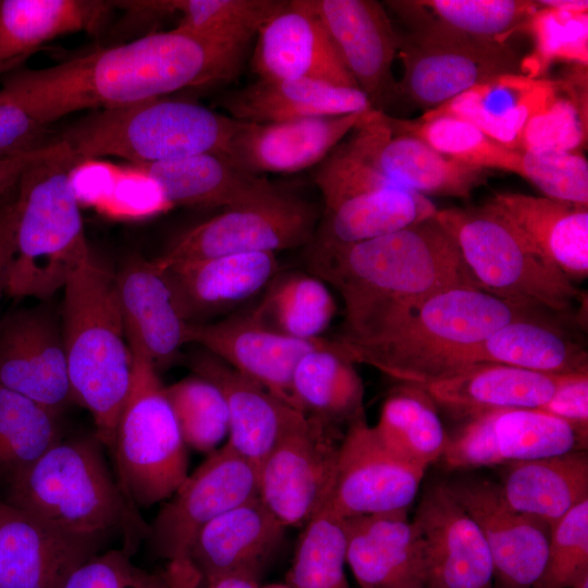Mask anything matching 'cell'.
<instances>
[{"mask_svg": "<svg viewBox=\"0 0 588 588\" xmlns=\"http://www.w3.org/2000/svg\"><path fill=\"white\" fill-rule=\"evenodd\" d=\"M172 1L174 12L181 13L175 28L209 44L236 73L253 37L286 3L284 0Z\"/></svg>", "mask_w": 588, "mask_h": 588, "instance_id": "obj_41", "label": "cell"}, {"mask_svg": "<svg viewBox=\"0 0 588 588\" xmlns=\"http://www.w3.org/2000/svg\"><path fill=\"white\" fill-rule=\"evenodd\" d=\"M434 218L453 238L473 279L483 291L564 318L574 316L583 305L586 295L574 282L488 203L480 207L438 209Z\"/></svg>", "mask_w": 588, "mask_h": 588, "instance_id": "obj_8", "label": "cell"}, {"mask_svg": "<svg viewBox=\"0 0 588 588\" xmlns=\"http://www.w3.org/2000/svg\"><path fill=\"white\" fill-rule=\"evenodd\" d=\"M164 391L186 446L208 454L220 448L228 438L229 413L219 388L194 375Z\"/></svg>", "mask_w": 588, "mask_h": 588, "instance_id": "obj_49", "label": "cell"}, {"mask_svg": "<svg viewBox=\"0 0 588 588\" xmlns=\"http://www.w3.org/2000/svg\"><path fill=\"white\" fill-rule=\"evenodd\" d=\"M330 424L304 415L258 467V497L285 527H303L328 499L342 440Z\"/></svg>", "mask_w": 588, "mask_h": 588, "instance_id": "obj_12", "label": "cell"}, {"mask_svg": "<svg viewBox=\"0 0 588 588\" xmlns=\"http://www.w3.org/2000/svg\"><path fill=\"white\" fill-rule=\"evenodd\" d=\"M346 145L395 184L424 196L467 198L485 171L451 160L420 138L392 131L381 110L352 132Z\"/></svg>", "mask_w": 588, "mask_h": 588, "instance_id": "obj_22", "label": "cell"}, {"mask_svg": "<svg viewBox=\"0 0 588 588\" xmlns=\"http://www.w3.org/2000/svg\"><path fill=\"white\" fill-rule=\"evenodd\" d=\"M308 265L342 298L344 320L336 341L359 339L390 314L436 292L479 287L434 215L355 244H309Z\"/></svg>", "mask_w": 588, "mask_h": 588, "instance_id": "obj_2", "label": "cell"}, {"mask_svg": "<svg viewBox=\"0 0 588 588\" xmlns=\"http://www.w3.org/2000/svg\"><path fill=\"white\" fill-rule=\"evenodd\" d=\"M296 408L326 421H352L365 415L364 383L350 360L333 342L306 353L292 377Z\"/></svg>", "mask_w": 588, "mask_h": 588, "instance_id": "obj_39", "label": "cell"}, {"mask_svg": "<svg viewBox=\"0 0 588 588\" xmlns=\"http://www.w3.org/2000/svg\"><path fill=\"white\" fill-rule=\"evenodd\" d=\"M0 387L60 415L73 401L62 329L47 306L0 320Z\"/></svg>", "mask_w": 588, "mask_h": 588, "instance_id": "obj_17", "label": "cell"}, {"mask_svg": "<svg viewBox=\"0 0 588 588\" xmlns=\"http://www.w3.org/2000/svg\"><path fill=\"white\" fill-rule=\"evenodd\" d=\"M412 26L436 25L470 37L504 44V39L540 7L522 0L388 1Z\"/></svg>", "mask_w": 588, "mask_h": 588, "instance_id": "obj_42", "label": "cell"}, {"mask_svg": "<svg viewBox=\"0 0 588 588\" xmlns=\"http://www.w3.org/2000/svg\"><path fill=\"white\" fill-rule=\"evenodd\" d=\"M567 373L531 371L501 364H476L420 387L437 407L471 419L503 409H538Z\"/></svg>", "mask_w": 588, "mask_h": 588, "instance_id": "obj_28", "label": "cell"}, {"mask_svg": "<svg viewBox=\"0 0 588 588\" xmlns=\"http://www.w3.org/2000/svg\"><path fill=\"white\" fill-rule=\"evenodd\" d=\"M488 204L571 281L587 278L588 206L518 193H497Z\"/></svg>", "mask_w": 588, "mask_h": 588, "instance_id": "obj_30", "label": "cell"}, {"mask_svg": "<svg viewBox=\"0 0 588 588\" xmlns=\"http://www.w3.org/2000/svg\"><path fill=\"white\" fill-rule=\"evenodd\" d=\"M424 476L425 471L394 455L362 415L347 424L321 510L341 519L407 510Z\"/></svg>", "mask_w": 588, "mask_h": 588, "instance_id": "obj_14", "label": "cell"}, {"mask_svg": "<svg viewBox=\"0 0 588 588\" xmlns=\"http://www.w3.org/2000/svg\"><path fill=\"white\" fill-rule=\"evenodd\" d=\"M373 429L394 455L425 473L440 461L449 442L436 404L413 384H399L390 393Z\"/></svg>", "mask_w": 588, "mask_h": 588, "instance_id": "obj_40", "label": "cell"}, {"mask_svg": "<svg viewBox=\"0 0 588 588\" xmlns=\"http://www.w3.org/2000/svg\"><path fill=\"white\" fill-rule=\"evenodd\" d=\"M128 392L109 450L115 478L138 510L166 501L187 477V452L154 363L132 338Z\"/></svg>", "mask_w": 588, "mask_h": 588, "instance_id": "obj_9", "label": "cell"}, {"mask_svg": "<svg viewBox=\"0 0 588 588\" xmlns=\"http://www.w3.org/2000/svg\"><path fill=\"white\" fill-rule=\"evenodd\" d=\"M57 142L32 151L0 158V197L11 193L26 168L52 151Z\"/></svg>", "mask_w": 588, "mask_h": 588, "instance_id": "obj_55", "label": "cell"}, {"mask_svg": "<svg viewBox=\"0 0 588 588\" xmlns=\"http://www.w3.org/2000/svg\"><path fill=\"white\" fill-rule=\"evenodd\" d=\"M168 588H259V580L240 575L207 576L186 558L168 561L163 571Z\"/></svg>", "mask_w": 588, "mask_h": 588, "instance_id": "obj_54", "label": "cell"}, {"mask_svg": "<svg viewBox=\"0 0 588 588\" xmlns=\"http://www.w3.org/2000/svg\"><path fill=\"white\" fill-rule=\"evenodd\" d=\"M498 483L511 507L552 526L588 499L587 450L509 464Z\"/></svg>", "mask_w": 588, "mask_h": 588, "instance_id": "obj_38", "label": "cell"}, {"mask_svg": "<svg viewBox=\"0 0 588 588\" xmlns=\"http://www.w3.org/2000/svg\"><path fill=\"white\" fill-rule=\"evenodd\" d=\"M542 8H551L567 12H588V1L586 0H539Z\"/></svg>", "mask_w": 588, "mask_h": 588, "instance_id": "obj_57", "label": "cell"}, {"mask_svg": "<svg viewBox=\"0 0 588 588\" xmlns=\"http://www.w3.org/2000/svg\"><path fill=\"white\" fill-rule=\"evenodd\" d=\"M556 81L507 73L485 81L425 114L464 119L487 135L518 151L528 119L554 93Z\"/></svg>", "mask_w": 588, "mask_h": 588, "instance_id": "obj_36", "label": "cell"}, {"mask_svg": "<svg viewBox=\"0 0 588 588\" xmlns=\"http://www.w3.org/2000/svg\"><path fill=\"white\" fill-rule=\"evenodd\" d=\"M237 73L209 44L173 28L42 69L16 68L1 87L49 126L84 109L123 107Z\"/></svg>", "mask_w": 588, "mask_h": 588, "instance_id": "obj_1", "label": "cell"}, {"mask_svg": "<svg viewBox=\"0 0 588 588\" xmlns=\"http://www.w3.org/2000/svg\"><path fill=\"white\" fill-rule=\"evenodd\" d=\"M106 539L68 531L0 500V588H61Z\"/></svg>", "mask_w": 588, "mask_h": 588, "instance_id": "obj_19", "label": "cell"}, {"mask_svg": "<svg viewBox=\"0 0 588 588\" xmlns=\"http://www.w3.org/2000/svg\"><path fill=\"white\" fill-rule=\"evenodd\" d=\"M316 207L279 187L224 211L181 234L155 264L172 266L242 253H274L313 240Z\"/></svg>", "mask_w": 588, "mask_h": 588, "instance_id": "obj_10", "label": "cell"}, {"mask_svg": "<svg viewBox=\"0 0 588 588\" xmlns=\"http://www.w3.org/2000/svg\"><path fill=\"white\" fill-rule=\"evenodd\" d=\"M413 522L426 558V588H494L483 534L449 483L425 491Z\"/></svg>", "mask_w": 588, "mask_h": 588, "instance_id": "obj_18", "label": "cell"}, {"mask_svg": "<svg viewBox=\"0 0 588 588\" xmlns=\"http://www.w3.org/2000/svg\"><path fill=\"white\" fill-rule=\"evenodd\" d=\"M394 132L416 136L442 156L478 170L520 174V152L500 144L475 124L454 115L422 114L415 120L383 113Z\"/></svg>", "mask_w": 588, "mask_h": 588, "instance_id": "obj_44", "label": "cell"}, {"mask_svg": "<svg viewBox=\"0 0 588 588\" xmlns=\"http://www.w3.org/2000/svg\"><path fill=\"white\" fill-rule=\"evenodd\" d=\"M285 529L255 497L203 526L184 558L207 576L240 575L259 580L282 546Z\"/></svg>", "mask_w": 588, "mask_h": 588, "instance_id": "obj_26", "label": "cell"}, {"mask_svg": "<svg viewBox=\"0 0 588 588\" xmlns=\"http://www.w3.org/2000/svg\"><path fill=\"white\" fill-rule=\"evenodd\" d=\"M256 36L252 68L259 78H308L358 88L323 24L305 0L286 1L266 20Z\"/></svg>", "mask_w": 588, "mask_h": 588, "instance_id": "obj_23", "label": "cell"}, {"mask_svg": "<svg viewBox=\"0 0 588 588\" xmlns=\"http://www.w3.org/2000/svg\"><path fill=\"white\" fill-rule=\"evenodd\" d=\"M232 119L271 123L375 109L358 88L308 78L262 79L220 99Z\"/></svg>", "mask_w": 588, "mask_h": 588, "instance_id": "obj_32", "label": "cell"}, {"mask_svg": "<svg viewBox=\"0 0 588 588\" xmlns=\"http://www.w3.org/2000/svg\"><path fill=\"white\" fill-rule=\"evenodd\" d=\"M186 341L201 345L206 352L295 409L294 369L306 353L326 343L322 338L303 340L279 333L252 313L216 322L189 323Z\"/></svg>", "mask_w": 588, "mask_h": 588, "instance_id": "obj_20", "label": "cell"}, {"mask_svg": "<svg viewBox=\"0 0 588 588\" xmlns=\"http://www.w3.org/2000/svg\"><path fill=\"white\" fill-rule=\"evenodd\" d=\"M115 281L126 338L142 345L157 370L169 366L187 343L191 322L167 271L133 257Z\"/></svg>", "mask_w": 588, "mask_h": 588, "instance_id": "obj_27", "label": "cell"}, {"mask_svg": "<svg viewBox=\"0 0 588 588\" xmlns=\"http://www.w3.org/2000/svg\"><path fill=\"white\" fill-rule=\"evenodd\" d=\"M59 415L0 387V486L5 489L62 439Z\"/></svg>", "mask_w": 588, "mask_h": 588, "instance_id": "obj_45", "label": "cell"}, {"mask_svg": "<svg viewBox=\"0 0 588 588\" xmlns=\"http://www.w3.org/2000/svg\"><path fill=\"white\" fill-rule=\"evenodd\" d=\"M14 253V209L0 226V297L7 291L8 274Z\"/></svg>", "mask_w": 588, "mask_h": 588, "instance_id": "obj_56", "label": "cell"}, {"mask_svg": "<svg viewBox=\"0 0 588 588\" xmlns=\"http://www.w3.org/2000/svg\"><path fill=\"white\" fill-rule=\"evenodd\" d=\"M78 159L63 140L29 164L14 189V253L7 291L50 298L90 254L73 173Z\"/></svg>", "mask_w": 588, "mask_h": 588, "instance_id": "obj_6", "label": "cell"}, {"mask_svg": "<svg viewBox=\"0 0 588 588\" xmlns=\"http://www.w3.org/2000/svg\"><path fill=\"white\" fill-rule=\"evenodd\" d=\"M8 71H10V69L0 66V75H2L3 73H5Z\"/></svg>", "mask_w": 588, "mask_h": 588, "instance_id": "obj_61", "label": "cell"}, {"mask_svg": "<svg viewBox=\"0 0 588 588\" xmlns=\"http://www.w3.org/2000/svg\"><path fill=\"white\" fill-rule=\"evenodd\" d=\"M14 189L11 193L0 197V226L12 211Z\"/></svg>", "mask_w": 588, "mask_h": 588, "instance_id": "obj_58", "label": "cell"}, {"mask_svg": "<svg viewBox=\"0 0 588 588\" xmlns=\"http://www.w3.org/2000/svg\"><path fill=\"white\" fill-rule=\"evenodd\" d=\"M114 8L99 0H0V66H21L60 36L99 30Z\"/></svg>", "mask_w": 588, "mask_h": 588, "instance_id": "obj_35", "label": "cell"}, {"mask_svg": "<svg viewBox=\"0 0 588 588\" xmlns=\"http://www.w3.org/2000/svg\"><path fill=\"white\" fill-rule=\"evenodd\" d=\"M396 54L403 64L397 93L426 111L492 77L522 73L520 60L504 44L436 25L413 26L400 36Z\"/></svg>", "mask_w": 588, "mask_h": 588, "instance_id": "obj_11", "label": "cell"}, {"mask_svg": "<svg viewBox=\"0 0 588 588\" xmlns=\"http://www.w3.org/2000/svg\"><path fill=\"white\" fill-rule=\"evenodd\" d=\"M587 142V91L558 82L549 100L526 122L518 151H580Z\"/></svg>", "mask_w": 588, "mask_h": 588, "instance_id": "obj_48", "label": "cell"}, {"mask_svg": "<svg viewBox=\"0 0 588 588\" xmlns=\"http://www.w3.org/2000/svg\"><path fill=\"white\" fill-rule=\"evenodd\" d=\"M237 120L201 105L154 98L101 109L60 138L78 161L111 156L148 164L201 154L228 157Z\"/></svg>", "mask_w": 588, "mask_h": 588, "instance_id": "obj_7", "label": "cell"}, {"mask_svg": "<svg viewBox=\"0 0 588 588\" xmlns=\"http://www.w3.org/2000/svg\"><path fill=\"white\" fill-rule=\"evenodd\" d=\"M336 311L327 283L314 274L292 272L274 277L252 314L284 335L320 339Z\"/></svg>", "mask_w": 588, "mask_h": 588, "instance_id": "obj_43", "label": "cell"}, {"mask_svg": "<svg viewBox=\"0 0 588 588\" xmlns=\"http://www.w3.org/2000/svg\"><path fill=\"white\" fill-rule=\"evenodd\" d=\"M538 411L588 434V370L567 373Z\"/></svg>", "mask_w": 588, "mask_h": 588, "instance_id": "obj_53", "label": "cell"}, {"mask_svg": "<svg viewBox=\"0 0 588 588\" xmlns=\"http://www.w3.org/2000/svg\"><path fill=\"white\" fill-rule=\"evenodd\" d=\"M544 314L522 317L499 328L477 345L461 353L452 372L483 363L554 375L588 370L587 353L583 345L547 320Z\"/></svg>", "mask_w": 588, "mask_h": 588, "instance_id": "obj_34", "label": "cell"}, {"mask_svg": "<svg viewBox=\"0 0 588 588\" xmlns=\"http://www.w3.org/2000/svg\"><path fill=\"white\" fill-rule=\"evenodd\" d=\"M520 176L544 197L588 206V162L580 151H523Z\"/></svg>", "mask_w": 588, "mask_h": 588, "instance_id": "obj_51", "label": "cell"}, {"mask_svg": "<svg viewBox=\"0 0 588 588\" xmlns=\"http://www.w3.org/2000/svg\"><path fill=\"white\" fill-rule=\"evenodd\" d=\"M319 17L357 87L372 107L394 90L392 62L400 35L373 0H305ZM376 109V108H375Z\"/></svg>", "mask_w": 588, "mask_h": 588, "instance_id": "obj_24", "label": "cell"}, {"mask_svg": "<svg viewBox=\"0 0 588 588\" xmlns=\"http://www.w3.org/2000/svg\"><path fill=\"white\" fill-rule=\"evenodd\" d=\"M376 110L271 123L237 121L226 158L254 175L295 173L322 162Z\"/></svg>", "mask_w": 588, "mask_h": 588, "instance_id": "obj_21", "label": "cell"}, {"mask_svg": "<svg viewBox=\"0 0 588 588\" xmlns=\"http://www.w3.org/2000/svg\"><path fill=\"white\" fill-rule=\"evenodd\" d=\"M191 368L221 391L229 413L225 443L257 471L281 437L306 415L208 352L194 356Z\"/></svg>", "mask_w": 588, "mask_h": 588, "instance_id": "obj_29", "label": "cell"}, {"mask_svg": "<svg viewBox=\"0 0 588 588\" xmlns=\"http://www.w3.org/2000/svg\"><path fill=\"white\" fill-rule=\"evenodd\" d=\"M133 167L154 184L168 206L229 208L257 199L277 187L216 154Z\"/></svg>", "mask_w": 588, "mask_h": 588, "instance_id": "obj_33", "label": "cell"}, {"mask_svg": "<svg viewBox=\"0 0 588 588\" xmlns=\"http://www.w3.org/2000/svg\"><path fill=\"white\" fill-rule=\"evenodd\" d=\"M544 313L479 287L454 286L412 302L366 335L333 341L353 363L378 369L399 384L421 385L453 371L457 356L512 320Z\"/></svg>", "mask_w": 588, "mask_h": 588, "instance_id": "obj_3", "label": "cell"}, {"mask_svg": "<svg viewBox=\"0 0 588 588\" xmlns=\"http://www.w3.org/2000/svg\"><path fill=\"white\" fill-rule=\"evenodd\" d=\"M94 436L61 439L5 490L4 502L68 531L119 535L133 555L150 527L121 489Z\"/></svg>", "mask_w": 588, "mask_h": 588, "instance_id": "obj_4", "label": "cell"}, {"mask_svg": "<svg viewBox=\"0 0 588 588\" xmlns=\"http://www.w3.org/2000/svg\"><path fill=\"white\" fill-rule=\"evenodd\" d=\"M255 497L257 468L224 443L187 475L159 510L147 539L152 553L168 561L184 556L203 526Z\"/></svg>", "mask_w": 588, "mask_h": 588, "instance_id": "obj_13", "label": "cell"}, {"mask_svg": "<svg viewBox=\"0 0 588 588\" xmlns=\"http://www.w3.org/2000/svg\"><path fill=\"white\" fill-rule=\"evenodd\" d=\"M571 588H588V576L580 579L577 584H575Z\"/></svg>", "mask_w": 588, "mask_h": 588, "instance_id": "obj_60", "label": "cell"}, {"mask_svg": "<svg viewBox=\"0 0 588 588\" xmlns=\"http://www.w3.org/2000/svg\"><path fill=\"white\" fill-rule=\"evenodd\" d=\"M429 197L400 185L359 193L324 207L319 230L309 244L350 245L383 236L431 218Z\"/></svg>", "mask_w": 588, "mask_h": 588, "instance_id": "obj_37", "label": "cell"}, {"mask_svg": "<svg viewBox=\"0 0 588 588\" xmlns=\"http://www.w3.org/2000/svg\"><path fill=\"white\" fill-rule=\"evenodd\" d=\"M343 519L320 510L303 526L285 584L290 588H348Z\"/></svg>", "mask_w": 588, "mask_h": 588, "instance_id": "obj_46", "label": "cell"}, {"mask_svg": "<svg viewBox=\"0 0 588 588\" xmlns=\"http://www.w3.org/2000/svg\"><path fill=\"white\" fill-rule=\"evenodd\" d=\"M587 438L572 425L538 409H503L468 419L449 434L440 458L449 469L506 466L576 450Z\"/></svg>", "mask_w": 588, "mask_h": 588, "instance_id": "obj_15", "label": "cell"}, {"mask_svg": "<svg viewBox=\"0 0 588 588\" xmlns=\"http://www.w3.org/2000/svg\"><path fill=\"white\" fill-rule=\"evenodd\" d=\"M449 487L483 534L494 588H536L547 561L551 526L511 507L494 481L467 478Z\"/></svg>", "mask_w": 588, "mask_h": 588, "instance_id": "obj_16", "label": "cell"}, {"mask_svg": "<svg viewBox=\"0 0 588 588\" xmlns=\"http://www.w3.org/2000/svg\"><path fill=\"white\" fill-rule=\"evenodd\" d=\"M63 290L62 338L72 397L90 413L96 437L109 449L132 372L115 274L91 252Z\"/></svg>", "mask_w": 588, "mask_h": 588, "instance_id": "obj_5", "label": "cell"}, {"mask_svg": "<svg viewBox=\"0 0 588 588\" xmlns=\"http://www.w3.org/2000/svg\"><path fill=\"white\" fill-rule=\"evenodd\" d=\"M517 30L527 32L534 41L531 54L520 60L522 74L540 78L554 61L587 68L588 12H567L540 7Z\"/></svg>", "mask_w": 588, "mask_h": 588, "instance_id": "obj_47", "label": "cell"}, {"mask_svg": "<svg viewBox=\"0 0 588 588\" xmlns=\"http://www.w3.org/2000/svg\"><path fill=\"white\" fill-rule=\"evenodd\" d=\"M121 549L99 552L81 564L61 588H168L163 572L151 573Z\"/></svg>", "mask_w": 588, "mask_h": 588, "instance_id": "obj_52", "label": "cell"}, {"mask_svg": "<svg viewBox=\"0 0 588 588\" xmlns=\"http://www.w3.org/2000/svg\"><path fill=\"white\" fill-rule=\"evenodd\" d=\"M588 576V499L551 526L547 561L536 588H571Z\"/></svg>", "mask_w": 588, "mask_h": 588, "instance_id": "obj_50", "label": "cell"}, {"mask_svg": "<svg viewBox=\"0 0 588 588\" xmlns=\"http://www.w3.org/2000/svg\"><path fill=\"white\" fill-rule=\"evenodd\" d=\"M259 588H290V587L285 583L284 584L273 583V584L259 586Z\"/></svg>", "mask_w": 588, "mask_h": 588, "instance_id": "obj_59", "label": "cell"}, {"mask_svg": "<svg viewBox=\"0 0 588 588\" xmlns=\"http://www.w3.org/2000/svg\"><path fill=\"white\" fill-rule=\"evenodd\" d=\"M277 270L274 253L232 254L166 269L191 323L255 296L270 284Z\"/></svg>", "mask_w": 588, "mask_h": 588, "instance_id": "obj_31", "label": "cell"}, {"mask_svg": "<svg viewBox=\"0 0 588 588\" xmlns=\"http://www.w3.org/2000/svg\"><path fill=\"white\" fill-rule=\"evenodd\" d=\"M343 527L360 588H426L424 543L407 510L344 518Z\"/></svg>", "mask_w": 588, "mask_h": 588, "instance_id": "obj_25", "label": "cell"}]
</instances>
